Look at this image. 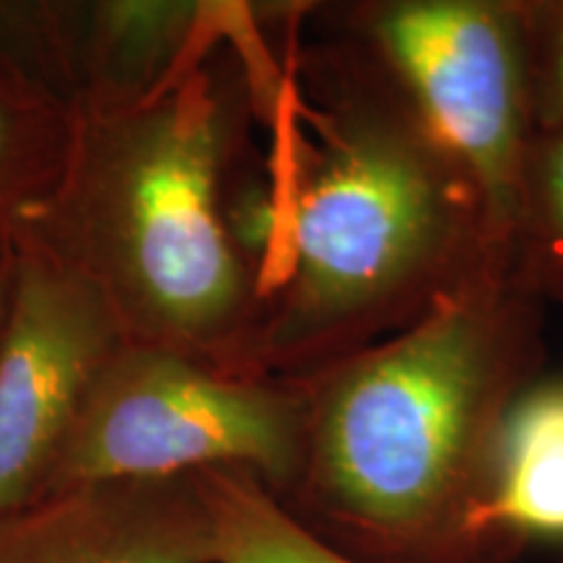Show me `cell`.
<instances>
[{
  "label": "cell",
  "instance_id": "obj_10",
  "mask_svg": "<svg viewBox=\"0 0 563 563\" xmlns=\"http://www.w3.org/2000/svg\"><path fill=\"white\" fill-rule=\"evenodd\" d=\"M511 262L540 300H563V129L534 133L514 220Z\"/></svg>",
  "mask_w": 563,
  "mask_h": 563
},
{
  "label": "cell",
  "instance_id": "obj_5",
  "mask_svg": "<svg viewBox=\"0 0 563 563\" xmlns=\"http://www.w3.org/2000/svg\"><path fill=\"white\" fill-rule=\"evenodd\" d=\"M222 131L209 102H175L141 129L115 188L123 264L152 313L211 334L243 298V272L217 201Z\"/></svg>",
  "mask_w": 563,
  "mask_h": 563
},
{
  "label": "cell",
  "instance_id": "obj_3",
  "mask_svg": "<svg viewBox=\"0 0 563 563\" xmlns=\"http://www.w3.org/2000/svg\"><path fill=\"white\" fill-rule=\"evenodd\" d=\"M373 53L422 131L467 178L493 251L509 253L534 141L527 0H389Z\"/></svg>",
  "mask_w": 563,
  "mask_h": 563
},
{
  "label": "cell",
  "instance_id": "obj_8",
  "mask_svg": "<svg viewBox=\"0 0 563 563\" xmlns=\"http://www.w3.org/2000/svg\"><path fill=\"white\" fill-rule=\"evenodd\" d=\"M501 538L563 540V376L534 378L498 428L464 540L473 553Z\"/></svg>",
  "mask_w": 563,
  "mask_h": 563
},
{
  "label": "cell",
  "instance_id": "obj_9",
  "mask_svg": "<svg viewBox=\"0 0 563 563\" xmlns=\"http://www.w3.org/2000/svg\"><path fill=\"white\" fill-rule=\"evenodd\" d=\"M211 563H363L308 530L245 470L199 475Z\"/></svg>",
  "mask_w": 563,
  "mask_h": 563
},
{
  "label": "cell",
  "instance_id": "obj_2",
  "mask_svg": "<svg viewBox=\"0 0 563 563\" xmlns=\"http://www.w3.org/2000/svg\"><path fill=\"white\" fill-rule=\"evenodd\" d=\"M292 269L272 350L384 340L485 253L477 196L391 81L347 108L295 196ZM509 256V253H506Z\"/></svg>",
  "mask_w": 563,
  "mask_h": 563
},
{
  "label": "cell",
  "instance_id": "obj_1",
  "mask_svg": "<svg viewBox=\"0 0 563 563\" xmlns=\"http://www.w3.org/2000/svg\"><path fill=\"white\" fill-rule=\"evenodd\" d=\"M543 300L485 253L418 319L352 350L306 412L327 509L394 561L467 555L498 428L543 363Z\"/></svg>",
  "mask_w": 563,
  "mask_h": 563
},
{
  "label": "cell",
  "instance_id": "obj_4",
  "mask_svg": "<svg viewBox=\"0 0 563 563\" xmlns=\"http://www.w3.org/2000/svg\"><path fill=\"white\" fill-rule=\"evenodd\" d=\"M306 456V407L159 352L97 373L55 460L68 485L175 481L188 470H245L282 483Z\"/></svg>",
  "mask_w": 563,
  "mask_h": 563
},
{
  "label": "cell",
  "instance_id": "obj_6",
  "mask_svg": "<svg viewBox=\"0 0 563 563\" xmlns=\"http://www.w3.org/2000/svg\"><path fill=\"white\" fill-rule=\"evenodd\" d=\"M110 323L81 282L32 269L0 336V514L30 501L102 368Z\"/></svg>",
  "mask_w": 563,
  "mask_h": 563
},
{
  "label": "cell",
  "instance_id": "obj_12",
  "mask_svg": "<svg viewBox=\"0 0 563 563\" xmlns=\"http://www.w3.org/2000/svg\"><path fill=\"white\" fill-rule=\"evenodd\" d=\"M0 141H3V125H0Z\"/></svg>",
  "mask_w": 563,
  "mask_h": 563
},
{
  "label": "cell",
  "instance_id": "obj_11",
  "mask_svg": "<svg viewBox=\"0 0 563 563\" xmlns=\"http://www.w3.org/2000/svg\"><path fill=\"white\" fill-rule=\"evenodd\" d=\"M534 133L563 129V0L527 3Z\"/></svg>",
  "mask_w": 563,
  "mask_h": 563
},
{
  "label": "cell",
  "instance_id": "obj_7",
  "mask_svg": "<svg viewBox=\"0 0 563 563\" xmlns=\"http://www.w3.org/2000/svg\"><path fill=\"white\" fill-rule=\"evenodd\" d=\"M0 563H211L199 485H68L0 514Z\"/></svg>",
  "mask_w": 563,
  "mask_h": 563
}]
</instances>
